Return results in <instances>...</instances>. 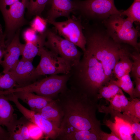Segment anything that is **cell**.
<instances>
[{
    "instance_id": "1",
    "label": "cell",
    "mask_w": 140,
    "mask_h": 140,
    "mask_svg": "<svg viewBox=\"0 0 140 140\" xmlns=\"http://www.w3.org/2000/svg\"><path fill=\"white\" fill-rule=\"evenodd\" d=\"M55 100L63 112L60 127L62 131L101 130L96 116L97 104L91 97L70 87Z\"/></svg>"
},
{
    "instance_id": "2",
    "label": "cell",
    "mask_w": 140,
    "mask_h": 140,
    "mask_svg": "<svg viewBox=\"0 0 140 140\" xmlns=\"http://www.w3.org/2000/svg\"><path fill=\"white\" fill-rule=\"evenodd\" d=\"M82 59L71 68L69 80L70 87L91 97L107 83L102 65L87 50Z\"/></svg>"
},
{
    "instance_id": "3",
    "label": "cell",
    "mask_w": 140,
    "mask_h": 140,
    "mask_svg": "<svg viewBox=\"0 0 140 140\" xmlns=\"http://www.w3.org/2000/svg\"><path fill=\"white\" fill-rule=\"evenodd\" d=\"M85 37L86 50L101 62L108 82L111 80L115 64L128 51L121 44L114 41L107 34L97 31L90 33Z\"/></svg>"
},
{
    "instance_id": "4",
    "label": "cell",
    "mask_w": 140,
    "mask_h": 140,
    "mask_svg": "<svg viewBox=\"0 0 140 140\" xmlns=\"http://www.w3.org/2000/svg\"><path fill=\"white\" fill-rule=\"evenodd\" d=\"M69 76V74L51 75L26 86L7 90L6 92L10 94L21 91L30 92L52 100H55L67 87V83Z\"/></svg>"
},
{
    "instance_id": "5",
    "label": "cell",
    "mask_w": 140,
    "mask_h": 140,
    "mask_svg": "<svg viewBox=\"0 0 140 140\" xmlns=\"http://www.w3.org/2000/svg\"><path fill=\"white\" fill-rule=\"evenodd\" d=\"M107 34L118 43L129 44L138 52L140 45L137 42L138 32L133 22L118 15H112L104 20Z\"/></svg>"
},
{
    "instance_id": "6",
    "label": "cell",
    "mask_w": 140,
    "mask_h": 140,
    "mask_svg": "<svg viewBox=\"0 0 140 140\" xmlns=\"http://www.w3.org/2000/svg\"><path fill=\"white\" fill-rule=\"evenodd\" d=\"M46 34L44 46L65 59L71 68L79 63L81 54L76 45L51 30H46Z\"/></svg>"
},
{
    "instance_id": "7",
    "label": "cell",
    "mask_w": 140,
    "mask_h": 140,
    "mask_svg": "<svg viewBox=\"0 0 140 140\" xmlns=\"http://www.w3.org/2000/svg\"><path fill=\"white\" fill-rule=\"evenodd\" d=\"M75 1L76 10L90 18L106 20L112 15H121V11L115 7L114 0Z\"/></svg>"
},
{
    "instance_id": "8",
    "label": "cell",
    "mask_w": 140,
    "mask_h": 140,
    "mask_svg": "<svg viewBox=\"0 0 140 140\" xmlns=\"http://www.w3.org/2000/svg\"><path fill=\"white\" fill-rule=\"evenodd\" d=\"M46 19L47 23L54 26L59 35L80 47L83 52L86 51V39L80 20L74 16L62 22Z\"/></svg>"
},
{
    "instance_id": "9",
    "label": "cell",
    "mask_w": 140,
    "mask_h": 140,
    "mask_svg": "<svg viewBox=\"0 0 140 140\" xmlns=\"http://www.w3.org/2000/svg\"><path fill=\"white\" fill-rule=\"evenodd\" d=\"M40 56V62L36 68L39 76L69 73L71 70L69 65L57 54L44 47L41 49Z\"/></svg>"
},
{
    "instance_id": "10",
    "label": "cell",
    "mask_w": 140,
    "mask_h": 140,
    "mask_svg": "<svg viewBox=\"0 0 140 140\" xmlns=\"http://www.w3.org/2000/svg\"><path fill=\"white\" fill-rule=\"evenodd\" d=\"M29 0H19L10 6L8 9L2 13L5 24V30L4 33L6 44L10 42L11 38L15 31L23 24L26 8Z\"/></svg>"
},
{
    "instance_id": "11",
    "label": "cell",
    "mask_w": 140,
    "mask_h": 140,
    "mask_svg": "<svg viewBox=\"0 0 140 140\" xmlns=\"http://www.w3.org/2000/svg\"><path fill=\"white\" fill-rule=\"evenodd\" d=\"M18 110L30 121L37 125L41 129L46 139H56L60 135L61 129L39 113L27 109L23 105L19 107Z\"/></svg>"
},
{
    "instance_id": "12",
    "label": "cell",
    "mask_w": 140,
    "mask_h": 140,
    "mask_svg": "<svg viewBox=\"0 0 140 140\" xmlns=\"http://www.w3.org/2000/svg\"><path fill=\"white\" fill-rule=\"evenodd\" d=\"M19 32V30L6 46L4 59L1 64L3 68V73L12 70L19 61L20 56L22 55L24 44L20 41Z\"/></svg>"
},
{
    "instance_id": "13",
    "label": "cell",
    "mask_w": 140,
    "mask_h": 140,
    "mask_svg": "<svg viewBox=\"0 0 140 140\" xmlns=\"http://www.w3.org/2000/svg\"><path fill=\"white\" fill-rule=\"evenodd\" d=\"M17 83L16 88L24 86L36 81L40 76L37 74L32 61L22 58L15 68L10 71Z\"/></svg>"
},
{
    "instance_id": "14",
    "label": "cell",
    "mask_w": 140,
    "mask_h": 140,
    "mask_svg": "<svg viewBox=\"0 0 140 140\" xmlns=\"http://www.w3.org/2000/svg\"><path fill=\"white\" fill-rule=\"evenodd\" d=\"M51 7L48 13L47 19L55 20L61 17L67 18L70 14L76 10L77 4L76 1L69 0H50Z\"/></svg>"
},
{
    "instance_id": "15",
    "label": "cell",
    "mask_w": 140,
    "mask_h": 140,
    "mask_svg": "<svg viewBox=\"0 0 140 140\" xmlns=\"http://www.w3.org/2000/svg\"><path fill=\"white\" fill-rule=\"evenodd\" d=\"M30 122L24 116L17 119L16 115L6 127L9 134V140H31L28 132Z\"/></svg>"
},
{
    "instance_id": "16",
    "label": "cell",
    "mask_w": 140,
    "mask_h": 140,
    "mask_svg": "<svg viewBox=\"0 0 140 140\" xmlns=\"http://www.w3.org/2000/svg\"><path fill=\"white\" fill-rule=\"evenodd\" d=\"M13 93L18 99H20L27 104L31 110L37 113L53 100L30 92L21 91Z\"/></svg>"
},
{
    "instance_id": "17",
    "label": "cell",
    "mask_w": 140,
    "mask_h": 140,
    "mask_svg": "<svg viewBox=\"0 0 140 140\" xmlns=\"http://www.w3.org/2000/svg\"><path fill=\"white\" fill-rule=\"evenodd\" d=\"M129 102L122 90L110 100L108 106L97 104V108L100 112L105 113L106 115L110 114L112 117L117 113L124 112Z\"/></svg>"
},
{
    "instance_id": "18",
    "label": "cell",
    "mask_w": 140,
    "mask_h": 140,
    "mask_svg": "<svg viewBox=\"0 0 140 140\" xmlns=\"http://www.w3.org/2000/svg\"><path fill=\"white\" fill-rule=\"evenodd\" d=\"M114 117V122L109 120H106L104 122L111 132L120 140H134L132 136L134 133L130 125L121 119L117 117Z\"/></svg>"
},
{
    "instance_id": "19",
    "label": "cell",
    "mask_w": 140,
    "mask_h": 140,
    "mask_svg": "<svg viewBox=\"0 0 140 140\" xmlns=\"http://www.w3.org/2000/svg\"><path fill=\"white\" fill-rule=\"evenodd\" d=\"M37 113L60 128L63 114L60 106L55 99L53 100Z\"/></svg>"
},
{
    "instance_id": "20",
    "label": "cell",
    "mask_w": 140,
    "mask_h": 140,
    "mask_svg": "<svg viewBox=\"0 0 140 140\" xmlns=\"http://www.w3.org/2000/svg\"><path fill=\"white\" fill-rule=\"evenodd\" d=\"M46 36V31L38 35L37 38L35 41L26 42L24 44L22 58L32 61L36 56H40L41 49L44 47Z\"/></svg>"
},
{
    "instance_id": "21",
    "label": "cell",
    "mask_w": 140,
    "mask_h": 140,
    "mask_svg": "<svg viewBox=\"0 0 140 140\" xmlns=\"http://www.w3.org/2000/svg\"><path fill=\"white\" fill-rule=\"evenodd\" d=\"M101 131H98L89 130L61 132L57 139L61 140H100L99 134Z\"/></svg>"
},
{
    "instance_id": "22",
    "label": "cell",
    "mask_w": 140,
    "mask_h": 140,
    "mask_svg": "<svg viewBox=\"0 0 140 140\" xmlns=\"http://www.w3.org/2000/svg\"><path fill=\"white\" fill-rule=\"evenodd\" d=\"M14 109L5 95L0 94V125L6 127L16 115Z\"/></svg>"
},
{
    "instance_id": "23",
    "label": "cell",
    "mask_w": 140,
    "mask_h": 140,
    "mask_svg": "<svg viewBox=\"0 0 140 140\" xmlns=\"http://www.w3.org/2000/svg\"><path fill=\"white\" fill-rule=\"evenodd\" d=\"M132 62L130 60L128 52L122 56L115 64L113 70L114 74L117 79L131 71Z\"/></svg>"
},
{
    "instance_id": "24",
    "label": "cell",
    "mask_w": 140,
    "mask_h": 140,
    "mask_svg": "<svg viewBox=\"0 0 140 140\" xmlns=\"http://www.w3.org/2000/svg\"><path fill=\"white\" fill-rule=\"evenodd\" d=\"M106 84L99 89L97 97L98 98H104L109 102L111 99L122 90L113 83L111 80Z\"/></svg>"
},
{
    "instance_id": "25",
    "label": "cell",
    "mask_w": 140,
    "mask_h": 140,
    "mask_svg": "<svg viewBox=\"0 0 140 140\" xmlns=\"http://www.w3.org/2000/svg\"><path fill=\"white\" fill-rule=\"evenodd\" d=\"M121 16H125L132 22H140V0H134L127 10L121 11Z\"/></svg>"
},
{
    "instance_id": "26",
    "label": "cell",
    "mask_w": 140,
    "mask_h": 140,
    "mask_svg": "<svg viewBox=\"0 0 140 140\" xmlns=\"http://www.w3.org/2000/svg\"><path fill=\"white\" fill-rule=\"evenodd\" d=\"M111 80L113 83L128 94L131 99H132V93L134 88L129 74L124 75L116 80Z\"/></svg>"
},
{
    "instance_id": "27",
    "label": "cell",
    "mask_w": 140,
    "mask_h": 140,
    "mask_svg": "<svg viewBox=\"0 0 140 140\" xmlns=\"http://www.w3.org/2000/svg\"><path fill=\"white\" fill-rule=\"evenodd\" d=\"M138 122L140 121V100L137 98L131 99L125 111L123 113Z\"/></svg>"
},
{
    "instance_id": "28",
    "label": "cell",
    "mask_w": 140,
    "mask_h": 140,
    "mask_svg": "<svg viewBox=\"0 0 140 140\" xmlns=\"http://www.w3.org/2000/svg\"><path fill=\"white\" fill-rule=\"evenodd\" d=\"M50 0H30L27 6L28 13L30 16H40L46 5Z\"/></svg>"
},
{
    "instance_id": "29",
    "label": "cell",
    "mask_w": 140,
    "mask_h": 140,
    "mask_svg": "<svg viewBox=\"0 0 140 140\" xmlns=\"http://www.w3.org/2000/svg\"><path fill=\"white\" fill-rule=\"evenodd\" d=\"M112 117H118L128 124L135 135L134 139H140V124L139 122L128 115L120 112L115 114Z\"/></svg>"
},
{
    "instance_id": "30",
    "label": "cell",
    "mask_w": 140,
    "mask_h": 140,
    "mask_svg": "<svg viewBox=\"0 0 140 140\" xmlns=\"http://www.w3.org/2000/svg\"><path fill=\"white\" fill-rule=\"evenodd\" d=\"M0 74V91L12 89L17 86L15 79L10 71Z\"/></svg>"
},
{
    "instance_id": "31",
    "label": "cell",
    "mask_w": 140,
    "mask_h": 140,
    "mask_svg": "<svg viewBox=\"0 0 140 140\" xmlns=\"http://www.w3.org/2000/svg\"><path fill=\"white\" fill-rule=\"evenodd\" d=\"M47 23L46 19L37 15L31 23V28L37 32L42 34L46 31Z\"/></svg>"
},
{
    "instance_id": "32",
    "label": "cell",
    "mask_w": 140,
    "mask_h": 140,
    "mask_svg": "<svg viewBox=\"0 0 140 140\" xmlns=\"http://www.w3.org/2000/svg\"><path fill=\"white\" fill-rule=\"evenodd\" d=\"M29 136L31 140H38L42 139L44 135L41 129L38 125L31 122L28 127Z\"/></svg>"
},
{
    "instance_id": "33",
    "label": "cell",
    "mask_w": 140,
    "mask_h": 140,
    "mask_svg": "<svg viewBox=\"0 0 140 140\" xmlns=\"http://www.w3.org/2000/svg\"><path fill=\"white\" fill-rule=\"evenodd\" d=\"M131 56L133 60L131 71L134 78H140V54L138 52H134Z\"/></svg>"
},
{
    "instance_id": "34",
    "label": "cell",
    "mask_w": 140,
    "mask_h": 140,
    "mask_svg": "<svg viewBox=\"0 0 140 140\" xmlns=\"http://www.w3.org/2000/svg\"><path fill=\"white\" fill-rule=\"evenodd\" d=\"M23 36L26 42H27L35 41L37 38L38 35H37V32L31 28L27 29L24 31Z\"/></svg>"
},
{
    "instance_id": "35",
    "label": "cell",
    "mask_w": 140,
    "mask_h": 140,
    "mask_svg": "<svg viewBox=\"0 0 140 140\" xmlns=\"http://www.w3.org/2000/svg\"><path fill=\"white\" fill-rule=\"evenodd\" d=\"M19 0H0V10L2 13L7 10L13 4Z\"/></svg>"
},
{
    "instance_id": "36",
    "label": "cell",
    "mask_w": 140,
    "mask_h": 140,
    "mask_svg": "<svg viewBox=\"0 0 140 140\" xmlns=\"http://www.w3.org/2000/svg\"><path fill=\"white\" fill-rule=\"evenodd\" d=\"M99 135L100 140H120L117 137L111 132L109 134L101 130L99 133Z\"/></svg>"
},
{
    "instance_id": "37",
    "label": "cell",
    "mask_w": 140,
    "mask_h": 140,
    "mask_svg": "<svg viewBox=\"0 0 140 140\" xmlns=\"http://www.w3.org/2000/svg\"><path fill=\"white\" fill-rule=\"evenodd\" d=\"M134 79L135 87L133 91L132 99L140 97V78L137 77Z\"/></svg>"
},
{
    "instance_id": "38",
    "label": "cell",
    "mask_w": 140,
    "mask_h": 140,
    "mask_svg": "<svg viewBox=\"0 0 140 140\" xmlns=\"http://www.w3.org/2000/svg\"><path fill=\"white\" fill-rule=\"evenodd\" d=\"M9 137L8 131L3 128L0 125V140H9Z\"/></svg>"
},
{
    "instance_id": "39",
    "label": "cell",
    "mask_w": 140,
    "mask_h": 140,
    "mask_svg": "<svg viewBox=\"0 0 140 140\" xmlns=\"http://www.w3.org/2000/svg\"><path fill=\"white\" fill-rule=\"evenodd\" d=\"M5 41V37L2 31V26L0 24V44L4 47H6Z\"/></svg>"
},
{
    "instance_id": "40",
    "label": "cell",
    "mask_w": 140,
    "mask_h": 140,
    "mask_svg": "<svg viewBox=\"0 0 140 140\" xmlns=\"http://www.w3.org/2000/svg\"><path fill=\"white\" fill-rule=\"evenodd\" d=\"M5 48L0 44V64H1L2 60V59L4 56Z\"/></svg>"
},
{
    "instance_id": "41",
    "label": "cell",
    "mask_w": 140,
    "mask_h": 140,
    "mask_svg": "<svg viewBox=\"0 0 140 140\" xmlns=\"http://www.w3.org/2000/svg\"></svg>"
}]
</instances>
